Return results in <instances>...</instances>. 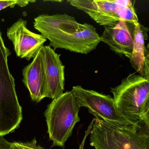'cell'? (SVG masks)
Returning a JSON list of instances; mask_svg holds the SVG:
<instances>
[{
	"instance_id": "cell-16",
	"label": "cell",
	"mask_w": 149,
	"mask_h": 149,
	"mask_svg": "<svg viewBox=\"0 0 149 149\" xmlns=\"http://www.w3.org/2000/svg\"><path fill=\"white\" fill-rule=\"evenodd\" d=\"M95 120V118H94L93 120H92V121H91V123L90 124V125H89L88 127V129L85 131V135H84V137L81 143V145H80V146H79V149H84L85 140H86L88 136L89 135L90 132L91 130L92 125H93V124H94Z\"/></svg>"
},
{
	"instance_id": "cell-17",
	"label": "cell",
	"mask_w": 149,
	"mask_h": 149,
	"mask_svg": "<svg viewBox=\"0 0 149 149\" xmlns=\"http://www.w3.org/2000/svg\"><path fill=\"white\" fill-rule=\"evenodd\" d=\"M0 149H13L11 142H8L3 136H0Z\"/></svg>"
},
{
	"instance_id": "cell-1",
	"label": "cell",
	"mask_w": 149,
	"mask_h": 149,
	"mask_svg": "<svg viewBox=\"0 0 149 149\" xmlns=\"http://www.w3.org/2000/svg\"><path fill=\"white\" fill-rule=\"evenodd\" d=\"M35 29L50 42L54 50L66 49L88 54L101 42L100 36L91 24L77 21L74 17L63 14H42L35 18Z\"/></svg>"
},
{
	"instance_id": "cell-15",
	"label": "cell",
	"mask_w": 149,
	"mask_h": 149,
	"mask_svg": "<svg viewBox=\"0 0 149 149\" xmlns=\"http://www.w3.org/2000/svg\"><path fill=\"white\" fill-rule=\"evenodd\" d=\"M144 76L146 79L149 81V44L145 48L144 54Z\"/></svg>"
},
{
	"instance_id": "cell-4",
	"label": "cell",
	"mask_w": 149,
	"mask_h": 149,
	"mask_svg": "<svg viewBox=\"0 0 149 149\" xmlns=\"http://www.w3.org/2000/svg\"><path fill=\"white\" fill-rule=\"evenodd\" d=\"M11 54L0 29V136L13 132L22 120L15 79L8 68V57Z\"/></svg>"
},
{
	"instance_id": "cell-10",
	"label": "cell",
	"mask_w": 149,
	"mask_h": 149,
	"mask_svg": "<svg viewBox=\"0 0 149 149\" xmlns=\"http://www.w3.org/2000/svg\"><path fill=\"white\" fill-rule=\"evenodd\" d=\"M135 24L120 21L114 26H104L100 36L101 42L107 44L111 50L119 56L130 59L133 49Z\"/></svg>"
},
{
	"instance_id": "cell-6",
	"label": "cell",
	"mask_w": 149,
	"mask_h": 149,
	"mask_svg": "<svg viewBox=\"0 0 149 149\" xmlns=\"http://www.w3.org/2000/svg\"><path fill=\"white\" fill-rule=\"evenodd\" d=\"M68 2L104 27L114 26L120 21L133 24L139 22L134 7L135 1L71 0Z\"/></svg>"
},
{
	"instance_id": "cell-2",
	"label": "cell",
	"mask_w": 149,
	"mask_h": 149,
	"mask_svg": "<svg viewBox=\"0 0 149 149\" xmlns=\"http://www.w3.org/2000/svg\"><path fill=\"white\" fill-rule=\"evenodd\" d=\"M95 118L89 134L95 149H149V124L118 125Z\"/></svg>"
},
{
	"instance_id": "cell-3",
	"label": "cell",
	"mask_w": 149,
	"mask_h": 149,
	"mask_svg": "<svg viewBox=\"0 0 149 149\" xmlns=\"http://www.w3.org/2000/svg\"><path fill=\"white\" fill-rule=\"evenodd\" d=\"M111 92L122 115L132 122L149 124V81L130 74L119 85L111 88Z\"/></svg>"
},
{
	"instance_id": "cell-14",
	"label": "cell",
	"mask_w": 149,
	"mask_h": 149,
	"mask_svg": "<svg viewBox=\"0 0 149 149\" xmlns=\"http://www.w3.org/2000/svg\"><path fill=\"white\" fill-rule=\"evenodd\" d=\"M36 2L35 1H22V0H12V1H0V11L10 7L13 8L16 5L24 7L28 6L29 3Z\"/></svg>"
},
{
	"instance_id": "cell-9",
	"label": "cell",
	"mask_w": 149,
	"mask_h": 149,
	"mask_svg": "<svg viewBox=\"0 0 149 149\" xmlns=\"http://www.w3.org/2000/svg\"><path fill=\"white\" fill-rule=\"evenodd\" d=\"M46 78L45 97L54 99L63 93L65 85V66L60 60L61 54L49 46L41 49Z\"/></svg>"
},
{
	"instance_id": "cell-13",
	"label": "cell",
	"mask_w": 149,
	"mask_h": 149,
	"mask_svg": "<svg viewBox=\"0 0 149 149\" xmlns=\"http://www.w3.org/2000/svg\"><path fill=\"white\" fill-rule=\"evenodd\" d=\"M11 146L13 149H45L40 146L37 145L36 139L34 138L30 142H11Z\"/></svg>"
},
{
	"instance_id": "cell-7",
	"label": "cell",
	"mask_w": 149,
	"mask_h": 149,
	"mask_svg": "<svg viewBox=\"0 0 149 149\" xmlns=\"http://www.w3.org/2000/svg\"><path fill=\"white\" fill-rule=\"evenodd\" d=\"M71 91L80 108H88L89 112L96 118L118 125H134L138 123L132 122L122 115L116 106L113 97L109 95L86 89L80 85L73 87Z\"/></svg>"
},
{
	"instance_id": "cell-11",
	"label": "cell",
	"mask_w": 149,
	"mask_h": 149,
	"mask_svg": "<svg viewBox=\"0 0 149 149\" xmlns=\"http://www.w3.org/2000/svg\"><path fill=\"white\" fill-rule=\"evenodd\" d=\"M22 75V81L29 91L32 100L39 102L45 98L46 78L41 50L33 61L23 69Z\"/></svg>"
},
{
	"instance_id": "cell-8",
	"label": "cell",
	"mask_w": 149,
	"mask_h": 149,
	"mask_svg": "<svg viewBox=\"0 0 149 149\" xmlns=\"http://www.w3.org/2000/svg\"><path fill=\"white\" fill-rule=\"evenodd\" d=\"M26 21L19 19L8 29L7 36L13 42L17 56L29 61L35 57L47 40L29 30Z\"/></svg>"
},
{
	"instance_id": "cell-12",
	"label": "cell",
	"mask_w": 149,
	"mask_h": 149,
	"mask_svg": "<svg viewBox=\"0 0 149 149\" xmlns=\"http://www.w3.org/2000/svg\"><path fill=\"white\" fill-rule=\"evenodd\" d=\"M146 29V28L144 27L139 22L135 24L133 49L131 57L130 59L132 67L143 77L146 48L144 41L147 38Z\"/></svg>"
},
{
	"instance_id": "cell-5",
	"label": "cell",
	"mask_w": 149,
	"mask_h": 149,
	"mask_svg": "<svg viewBox=\"0 0 149 149\" xmlns=\"http://www.w3.org/2000/svg\"><path fill=\"white\" fill-rule=\"evenodd\" d=\"M80 107L72 91L53 99L45 112L47 132L53 146L64 148L74 127L80 121Z\"/></svg>"
}]
</instances>
